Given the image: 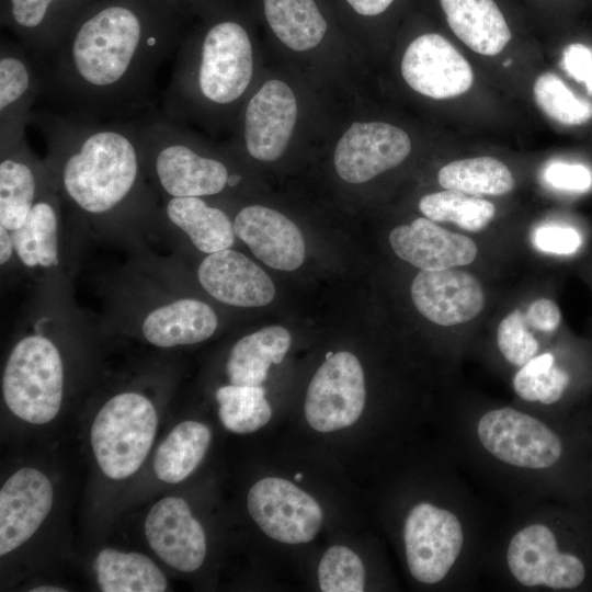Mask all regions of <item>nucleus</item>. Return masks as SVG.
Returning a JSON list of instances; mask_svg holds the SVG:
<instances>
[{
    "mask_svg": "<svg viewBox=\"0 0 592 592\" xmlns=\"http://www.w3.org/2000/svg\"><path fill=\"white\" fill-rule=\"evenodd\" d=\"M172 20L140 0H110L72 22L39 64L42 93L61 112L135 121L153 111L156 77L177 46Z\"/></svg>",
    "mask_w": 592,
    "mask_h": 592,
    "instance_id": "obj_1",
    "label": "nucleus"
},
{
    "mask_svg": "<svg viewBox=\"0 0 592 592\" xmlns=\"http://www.w3.org/2000/svg\"><path fill=\"white\" fill-rule=\"evenodd\" d=\"M54 187L76 215L99 228L155 214L134 121H98L55 110L33 111ZM30 123V124H31Z\"/></svg>",
    "mask_w": 592,
    "mask_h": 592,
    "instance_id": "obj_2",
    "label": "nucleus"
},
{
    "mask_svg": "<svg viewBox=\"0 0 592 592\" xmlns=\"http://www.w3.org/2000/svg\"><path fill=\"white\" fill-rule=\"evenodd\" d=\"M253 75L252 45L246 29L220 21L198 45L181 47L171 80L162 94L161 114L178 122L193 103L228 106L247 91Z\"/></svg>",
    "mask_w": 592,
    "mask_h": 592,
    "instance_id": "obj_3",
    "label": "nucleus"
},
{
    "mask_svg": "<svg viewBox=\"0 0 592 592\" xmlns=\"http://www.w3.org/2000/svg\"><path fill=\"white\" fill-rule=\"evenodd\" d=\"M134 122L148 180L164 198L210 196L230 187L237 172L203 153L177 122L153 111Z\"/></svg>",
    "mask_w": 592,
    "mask_h": 592,
    "instance_id": "obj_4",
    "label": "nucleus"
},
{
    "mask_svg": "<svg viewBox=\"0 0 592 592\" xmlns=\"http://www.w3.org/2000/svg\"><path fill=\"white\" fill-rule=\"evenodd\" d=\"M44 316L13 345L2 374V395L18 418L34 424L53 420L61 406L65 367L60 351L45 331Z\"/></svg>",
    "mask_w": 592,
    "mask_h": 592,
    "instance_id": "obj_5",
    "label": "nucleus"
},
{
    "mask_svg": "<svg viewBox=\"0 0 592 592\" xmlns=\"http://www.w3.org/2000/svg\"><path fill=\"white\" fill-rule=\"evenodd\" d=\"M157 424L152 402L139 392L107 400L91 426L92 449L103 474L116 480L135 474L151 448Z\"/></svg>",
    "mask_w": 592,
    "mask_h": 592,
    "instance_id": "obj_6",
    "label": "nucleus"
},
{
    "mask_svg": "<svg viewBox=\"0 0 592 592\" xmlns=\"http://www.w3.org/2000/svg\"><path fill=\"white\" fill-rule=\"evenodd\" d=\"M366 399L364 373L357 357L340 351L320 365L310 380L305 417L318 432H332L354 424Z\"/></svg>",
    "mask_w": 592,
    "mask_h": 592,
    "instance_id": "obj_7",
    "label": "nucleus"
},
{
    "mask_svg": "<svg viewBox=\"0 0 592 592\" xmlns=\"http://www.w3.org/2000/svg\"><path fill=\"white\" fill-rule=\"evenodd\" d=\"M248 511L269 537L285 544L312 540L322 525L319 503L289 480L266 477L248 493Z\"/></svg>",
    "mask_w": 592,
    "mask_h": 592,
    "instance_id": "obj_8",
    "label": "nucleus"
},
{
    "mask_svg": "<svg viewBox=\"0 0 592 592\" xmlns=\"http://www.w3.org/2000/svg\"><path fill=\"white\" fill-rule=\"evenodd\" d=\"M483 447L503 463L532 469L553 466L562 454L560 439L543 422L512 408L485 413L477 426Z\"/></svg>",
    "mask_w": 592,
    "mask_h": 592,
    "instance_id": "obj_9",
    "label": "nucleus"
},
{
    "mask_svg": "<svg viewBox=\"0 0 592 592\" xmlns=\"http://www.w3.org/2000/svg\"><path fill=\"white\" fill-rule=\"evenodd\" d=\"M406 557L418 581H441L456 561L463 546L460 522L449 511L423 502L408 514L403 528Z\"/></svg>",
    "mask_w": 592,
    "mask_h": 592,
    "instance_id": "obj_10",
    "label": "nucleus"
},
{
    "mask_svg": "<svg viewBox=\"0 0 592 592\" xmlns=\"http://www.w3.org/2000/svg\"><path fill=\"white\" fill-rule=\"evenodd\" d=\"M506 560L513 577L525 587L573 589L585 578L581 559L559 551L554 533L543 524L519 531L509 544Z\"/></svg>",
    "mask_w": 592,
    "mask_h": 592,
    "instance_id": "obj_11",
    "label": "nucleus"
},
{
    "mask_svg": "<svg viewBox=\"0 0 592 592\" xmlns=\"http://www.w3.org/2000/svg\"><path fill=\"white\" fill-rule=\"evenodd\" d=\"M411 151L408 134L380 122L353 123L334 151L338 174L349 183H364L400 164Z\"/></svg>",
    "mask_w": 592,
    "mask_h": 592,
    "instance_id": "obj_12",
    "label": "nucleus"
},
{
    "mask_svg": "<svg viewBox=\"0 0 592 592\" xmlns=\"http://www.w3.org/2000/svg\"><path fill=\"white\" fill-rule=\"evenodd\" d=\"M401 73L414 91L436 100L462 95L474 82L469 62L436 33L423 34L410 43L402 57Z\"/></svg>",
    "mask_w": 592,
    "mask_h": 592,
    "instance_id": "obj_13",
    "label": "nucleus"
},
{
    "mask_svg": "<svg viewBox=\"0 0 592 592\" xmlns=\"http://www.w3.org/2000/svg\"><path fill=\"white\" fill-rule=\"evenodd\" d=\"M42 94L38 61L22 46L7 41L0 47V150L25 139L33 105Z\"/></svg>",
    "mask_w": 592,
    "mask_h": 592,
    "instance_id": "obj_14",
    "label": "nucleus"
},
{
    "mask_svg": "<svg viewBox=\"0 0 592 592\" xmlns=\"http://www.w3.org/2000/svg\"><path fill=\"white\" fill-rule=\"evenodd\" d=\"M145 535L151 549L177 570L192 572L204 562L205 532L181 498H163L151 508Z\"/></svg>",
    "mask_w": 592,
    "mask_h": 592,
    "instance_id": "obj_15",
    "label": "nucleus"
},
{
    "mask_svg": "<svg viewBox=\"0 0 592 592\" xmlns=\"http://www.w3.org/2000/svg\"><path fill=\"white\" fill-rule=\"evenodd\" d=\"M296 117L297 104L291 88L281 80L266 81L244 110L243 139L248 153L260 161L280 158Z\"/></svg>",
    "mask_w": 592,
    "mask_h": 592,
    "instance_id": "obj_16",
    "label": "nucleus"
},
{
    "mask_svg": "<svg viewBox=\"0 0 592 592\" xmlns=\"http://www.w3.org/2000/svg\"><path fill=\"white\" fill-rule=\"evenodd\" d=\"M411 298L420 314L440 326L467 322L485 304L479 281L454 267L420 271L411 285Z\"/></svg>",
    "mask_w": 592,
    "mask_h": 592,
    "instance_id": "obj_17",
    "label": "nucleus"
},
{
    "mask_svg": "<svg viewBox=\"0 0 592 592\" xmlns=\"http://www.w3.org/2000/svg\"><path fill=\"white\" fill-rule=\"evenodd\" d=\"M54 499L49 479L34 468L14 473L0 490V555L24 544L48 515Z\"/></svg>",
    "mask_w": 592,
    "mask_h": 592,
    "instance_id": "obj_18",
    "label": "nucleus"
},
{
    "mask_svg": "<svg viewBox=\"0 0 592 592\" xmlns=\"http://www.w3.org/2000/svg\"><path fill=\"white\" fill-rule=\"evenodd\" d=\"M197 278L213 298L235 307H262L275 296L270 276L230 248L207 254L198 265Z\"/></svg>",
    "mask_w": 592,
    "mask_h": 592,
    "instance_id": "obj_19",
    "label": "nucleus"
},
{
    "mask_svg": "<svg viewBox=\"0 0 592 592\" xmlns=\"http://www.w3.org/2000/svg\"><path fill=\"white\" fill-rule=\"evenodd\" d=\"M236 237L264 264L282 271L298 269L305 241L298 227L283 214L261 205L241 208L234 219Z\"/></svg>",
    "mask_w": 592,
    "mask_h": 592,
    "instance_id": "obj_20",
    "label": "nucleus"
},
{
    "mask_svg": "<svg viewBox=\"0 0 592 592\" xmlns=\"http://www.w3.org/2000/svg\"><path fill=\"white\" fill-rule=\"evenodd\" d=\"M389 242L400 259L429 271L464 266L478 254L469 237L449 231L425 217L394 228Z\"/></svg>",
    "mask_w": 592,
    "mask_h": 592,
    "instance_id": "obj_21",
    "label": "nucleus"
},
{
    "mask_svg": "<svg viewBox=\"0 0 592 592\" xmlns=\"http://www.w3.org/2000/svg\"><path fill=\"white\" fill-rule=\"evenodd\" d=\"M52 186L45 160L31 150L25 139L0 150V226L10 231L19 228Z\"/></svg>",
    "mask_w": 592,
    "mask_h": 592,
    "instance_id": "obj_22",
    "label": "nucleus"
},
{
    "mask_svg": "<svg viewBox=\"0 0 592 592\" xmlns=\"http://www.w3.org/2000/svg\"><path fill=\"white\" fill-rule=\"evenodd\" d=\"M84 1L7 0L5 22L23 47L42 64L57 48Z\"/></svg>",
    "mask_w": 592,
    "mask_h": 592,
    "instance_id": "obj_23",
    "label": "nucleus"
},
{
    "mask_svg": "<svg viewBox=\"0 0 592 592\" xmlns=\"http://www.w3.org/2000/svg\"><path fill=\"white\" fill-rule=\"evenodd\" d=\"M217 326V315L207 303L180 297L150 308L140 321V331L150 344L170 349L207 340Z\"/></svg>",
    "mask_w": 592,
    "mask_h": 592,
    "instance_id": "obj_24",
    "label": "nucleus"
},
{
    "mask_svg": "<svg viewBox=\"0 0 592 592\" xmlns=\"http://www.w3.org/2000/svg\"><path fill=\"white\" fill-rule=\"evenodd\" d=\"M61 197L52 186L33 205L24 223L11 231L16 261L24 270L49 273L59 265Z\"/></svg>",
    "mask_w": 592,
    "mask_h": 592,
    "instance_id": "obj_25",
    "label": "nucleus"
},
{
    "mask_svg": "<svg viewBox=\"0 0 592 592\" xmlns=\"http://www.w3.org/2000/svg\"><path fill=\"white\" fill-rule=\"evenodd\" d=\"M453 33L485 56L500 54L511 41L510 27L493 0H440Z\"/></svg>",
    "mask_w": 592,
    "mask_h": 592,
    "instance_id": "obj_26",
    "label": "nucleus"
},
{
    "mask_svg": "<svg viewBox=\"0 0 592 592\" xmlns=\"http://www.w3.org/2000/svg\"><path fill=\"white\" fill-rule=\"evenodd\" d=\"M161 212L203 253L210 254L235 243L234 223L223 209L208 205L202 197L166 198Z\"/></svg>",
    "mask_w": 592,
    "mask_h": 592,
    "instance_id": "obj_27",
    "label": "nucleus"
},
{
    "mask_svg": "<svg viewBox=\"0 0 592 592\" xmlns=\"http://www.w3.org/2000/svg\"><path fill=\"white\" fill-rule=\"evenodd\" d=\"M292 338L283 327L270 326L238 340L230 350L226 372L230 384L261 386L272 364H280Z\"/></svg>",
    "mask_w": 592,
    "mask_h": 592,
    "instance_id": "obj_28",
    "label": "nucleus"
},
{
    "mask_svg": "<svg viewBox=\"0 0 592 592\" xmlns=\"http://www.w3.org/2000/svg\"><path fill=\"white\" fill-rule=\"evenodd\" d=\"M94 566L103 592H162L167 589L161 570L139 553L105 548L99 553Z\"/></svg>",
    "mask_w": 592,
    "mask_h": 592,
    "instance_id": "obj_29",
    "label": "nucleus"
},
{
    "mask_svg": "<svg viewBox=\"0 0 592 592\" xmlns=\"http://www.w3.org/2000/svg\"><path fill=\"white\" fill-rule=\"evenodd\" d=\"M209 443L210 431L205 424L197 421L178 424L156 451L157 477L169 483L184 480L200 465Z\"/></svg>",
    "mask_w": 592,
    "mask_h": 592,
    "instance_id": "obj_30",
    "label": "nucleus"
},
{
    "mask_svg": "<svg viewBox=\"0 0 592 592\" xmlns=\"http://www.w3.org/2000/svg\"><path fill=\"white\" fill-rule=\"evenodd\" d=\"M263 5L274 34L294 50L316 47L327 32V21L315 0H263Z\"/></svg>",
    "mask_w": 592,
    "mask_h": 592,
    "instance_id": "obj_31",
    "label": "nucleus"
},
{
    "mask_svg": "<svg viewBox=\"0 0 592 592\" xmlns=\"http://www.w3.org/2000/svg\"><path fill=\"white\" fill-rule=\"evenodd\" d=\"M437 180L445 190L471 195H504L515 184L510 169L489 156L452 161L441 168Z\"/></svg>",
    "mask_w": 592,
    "mask_h": 592,
    "instance_id": "obj_32",
    "label": "nucleus"
},
{
    "mask_svg": "<svg viewBox=\"0 0 592 592\" xmlns=\"http://www.w3.org/2000/svg\"><path fill=\"white\" fill-rule=\"evenodd\" d=\"M219 419L230 432L247 434L263 428L272 417V408L262 386L227 385L218 388Z\"/></svg>",
    "mask_w": 592,
    "mask_h": 592,
    "instance_id": "obj_33",
    "label": "nucleus"
},
{
    "mask_svg": "<svg viewBox=\"0 0 592 592\" xmlns=\"http://www.w3.org/2000/svg\"><path fill=\"white\" fill-rule=\"evenodd\" d=\"M419 209L433 221L454 223L474 232L486 228L496 214L491 202L451 190L424 195L419 202Z\"/></svg>",
    "mask_w": 592,
    "mask_h": 592,
    "instance_id": "obj_34",
    "label": "nucleus"
},
{
    "mask_svg": "<svg viewBox=\"0 0 592 592\" xmlns=\"http://www.w3.org/2000/svg\"><path fill=\"white\" fill-rule=\"evenodd\" d=\"M554 362L551 353H544L521 366L513 378L516 395L524 400L544 405L558 401L569 383V375Z\"/></svg>",
    "mask_w": 592,
    "mask_h": 592,
    "instance_id": "obj_35",
    "label": "nucleus"
},
{
    "mask_svg": "<svg viewBox=\"0 0 592 592\" xmlns=\"http://www.w3.org/2000/svg\"><path fill=\"white\" fill-rule=\"evenodd\" d=\"M539 109L563 125H581L592 119V103L578 98L555 73L538 76L533 87Z\"/></svg>",
    "mask_w": 592,
    "mask_h": 592,
    "instance_id": "obj_36",
    "label": "nucleus"
},
{
    "mask_svg": "<svg viewBox=\"0 0 592 592\" xmlns=\"http://www.w3.org/2000/svg\"><path fill=\"white\" fill-rule=\"evenodd\" d=\"M318 581L323 592H362L365 587L364 565L350 548L331 546L319 562Z\"/></svg>",
    "mask_w": 592,
    "mask_h": 592,
    "instance_id": "obj_37",
    "label": "nucleus"
},
{
    "mask_svg": "<svg viewBox=\"0 0 592 592\" xmlns=\"http://www.w3.org/2000/svg\"><path fill=\"white\" fill-rule=\"evenodd\" d=\"M525 316L519 310H513L499 323L497 342L504 358L515 365L523 366L538 351V343L527 330Z\"/></svg>",
    "mask_w": 592,
    "mask_h": 592,
    "instance_id": "obj_38",
    "label": "nucleus"
},
{
    "mask_svg": "<svg viewBox=\"0 0 592 592\" xmlns=\"http://www.w3.org/2000/svg\"><path fill=\"white\" fill-rule=\"evenodd\" d=\"M532 243L542 252L568 255L579 250L582 238L574 228L542 224L533 229Z\"/></svg>",
    "mask_w": 592,
    "mask_h": 592,
    "instance_id": "obj_39",
    "label": "nucleus"
},
{
    "mask_svg": "<svg viewBox=\"0 0 592 592\" xmlns=\"http://www.w3.org/2000/svg\"><path fill=\"white\" fill-rule=\"evenodd\" d=\"M542 179L548 186L567 192H585L592 185V173L585 166L563 161L547 163Z\"/></svg>",
    "mask_w": 592,
    "mask_h": 592,
    "instance_id": "obj_40",
    "label": "nucleus"
},
{
    "mask_svg": "<svg viewBox=\"0 0 592 592\" xmlns=\"http://www.w3.org/2000/svg\"><path fill=\"white\" fill-rule=\"evenodd\" d=\"M561 65L571 78L584 84L592 98V48L581 43L569 44L562 50Z\"/></svg>",
    "mask_w": 592,
    "mask_h": 592,
    "instance_id": "obj_41",
    "label": "nucleus"
},
{
    "mask_svg": "<svg viewBox=\"0 0 592 592\" xmlns=\"http://www.w3.org/2000/svg\"><path fill=\"white\" fill-rule=\"evenodd\" d=\"M525 319L534 329L551 332L559 326L561 312L555 301L539 298L530 305Z\"/></svg>",
    "mask_w": 592,
    "mask_h": 592,
    "instance_id": "obj_42",
    "label": "nucleus"
},
{
    "mask_svg": "<svg viewBox=\"0 0 592 592\" xmlns=\"http://www.w3.org/2000/svg\"><path fill=\"white\" fill-rule=\"evenodd\" d=\"M353 10L361 15H377L383 13L394 0H346Z\"/></svg>",
    "mask_w": 592,
    "mask_h": 592,
    "instance_id": "obj_43",
    "label": "nucleus"
},
{
    "mask_svg": "<svg viewBox=\"0 0 592 592\" xmlns=\"http://www.w3.org/2000/svg\"><path fill=\"white\" fill-rule=\"evenodd\" d=\"M15 259L14 243L11 231L0 226V263L1 266L8 265Z\"/></svg>",
    "mask_w": 592,
    "mask_h": 592,
    "instance_id": "obj_44",
    "label": "nucleus"
},
{
    "mask_svg": "<svg viewBox=\"0 0 592 592\" xmlns=\"http://www.w3.org/2000/svg\"><path fill=\"white\" fill-rule=\"evenodd\" d=\"M65 589H60L57 587H37L35 589H32V592H64Z\"/></svg>",
    "mask_w": 592,
    "mask_h": 592,
    "instance_id": "obj_45",
    "label": "nucleus"
},
{
    "mask_svg": "<svg viewBox=\"0 0 592 592\" xmlns=\"http://www.w3.org/2000/svg\"><path fill=\"white\" fill-rule=\"evenodd\" d=\"M303 478V475L300 473L295 474V479L300 480Z\"/></svg>",
    "mask_w": 592,
    "mask_h": 592,
    "instance_id": "obj_46",
    "label": "nucleus"
}]
</instances>
